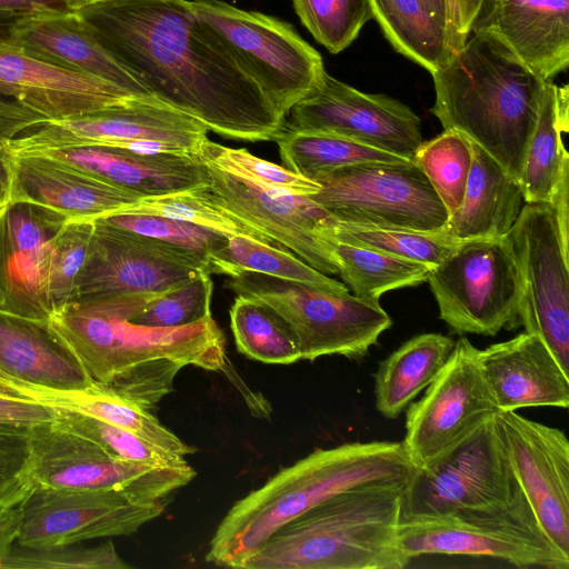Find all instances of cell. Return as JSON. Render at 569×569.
Segmentation results:
<instances>
[{
  "instance_id": "ba28073f",
  "label": "cell",
  "mask_w": 569,
  "mask_h": 569,
  "mask_svg": "<svg viewBox=\"0 0 569 569\" xmlns=\"http://www.w3.org/2000/svg\"><path fill=\"white\" fill-rule=\"evenodd\" d=\"M189 4L194 17L226 43L281 116L286 117L321 84L326 73L322 58L291 24L219 0H194Z\"/></svg>"
},
{
  "instance_id": "9f6ffc18",
  "label": "cell",
  "mask_w": 569,
  "mask_h": 569,
  "mask_svg": "<svg viewBox=\"0 0 569 569\" xmlns=\"http://www.w3.org/2000/svg\"><path fill=\"white\" fill-rule=\"evenodd\" d=\"M430 13L448 30L455 52L463 44L458 37L450 0H421Z\"/></svg>"
},
{
  "instance_id": "5bb4252c",
  "label": "cell",
  "mask_w": 569,
  "mask_h": 569,
  "mask_svg": "<svg viewBox=\"0 0 569 569\" xmlns=\"http://www.w3.org/2000/svg\"><path fill=\"white\" fill-rule=\"evenodd\" d=\"M478 351L460 337L425 395L407 407L401 442L417 469L435 465L499 411Z\"/></svg>"
},
{
  "instance_id": "c3c4849f",
  "label": "cell",
  "mask_w": 569,
  "mask_h": 569,
  "mask_svg": "<svg viewBox=\"0 0 569 569\" xmlns=\"http://www.w3.org/2000/svg\"><path fill=\"white\" fill-rule=\"evenodd\" d=\"M33 487L30 437L0 432V505L20 506Z\"/></svg>"
},
{
  "instance_id": "f6af8a7d",
  "label": "cell",
  "mask_w": 569,
  "mask_h": 569,
  "mask_svg": "<svg viewBox=\"0 0 569 569\" xmlns=\"http://www.w3.org/2000/svg\"><path fill=\"white\" fill-rule=\"evenodd\" d=\"M210 274L202 271L189 281L157 295L130 320L148 327L173 328L210 318L213 291Z\"/></svg>"
},
{
  "instance_id": "7bdbcfd3",
  "label": "cell",
  "mask_w": 569,
  "mask_h": 569,
  "mask_svg": "<svg viewBox=\"0 0 569 569\" xmlns=\"http://www.w3.org/2000/svg\"><path fill=\"white\" fill-rule=\"evenodd\" d=\"M296 13L330 53L348 48L372 19L368 0H292Z\"/></svg>"
},
{
  "instance_id": "7c38bea8",
  "label": "cell",
  "mask_w": 569,
  "mask_h": 569,
  "mask_svg": "<svg viewBox=\"0 0 569 569\" xmlns=\"http://www.w3.org/2000/svg\"><path fill=\"white\" fill-rule=\"evenodd\" d=\"M33 486L62 489L129 491L148 499L168 498L188 485L194 469L184 460L149 465L113 456L97 442L58 427L42 425L29 435Z\"/></svg>"
},
{
  "instance_id": "60d3db41",
  "label": "cell",
  "mask_w": 569,
  "mask_h": 569,
  "mask_svg": "<svg viewBox=\"0 0 569 569\" xmlns=\"http://www.w3.org/2000/svg\"><path fill=\"white\" fill-rule=\"evenodd\" d=\"M93 233V221H64L51 237L44 274V292L51 308L77 298Z\"/></svg>"
},
{
  "instance_id": "d4e9b609",
  "label": "cell",
  "mask_w": 569,
  "mask_h": 569,
  "mask_svg": "<svg viewBox=\"0 0 569 569\" xmlns=\"http://www.w3.org/2000/svg\"><path fill=\"white\" fill-rule=\"evenodd\" d=\"M497 34L550 81L569 66V0H481L471 32Z\"/></svg>"
},
{
  "instance_id": "7dc6e473",
  "label": "cell",
  "mask_w": 569,
  "mask_h": 569,
  "mask_svg": "<svg viewBox=\"0 0 569 569\" xmlns=\"http://www.w3.org/2000/svg\"><path fill=\"white\" fill-rule=\"evenodd\" d=\"M53 423L97 442L113 456L126 460L149 465L184 461V458L177 457L123 428L90 416L56 410Z\"/></svg>"
},
{
  "instance_id": "30bf717a",
  "label": "cell",
  "mask_w": 569,
  "mask_h": 569,
  "mask_svg": "<svg viewBox=\"0 0 569 569\" xmlns=\"http://www.w3.org/2000/svg\"><path fill=\"white\" fill-rule=\"evenodd\" d=\"M208 131L201 121L157 98L140 97L102 112L47 121L8 141L1 151L18 157L44 150L113 147L197 154Z\"/></svg>"
},
{
  "instance_id": "ac0fdd59",
  "label": "cell",
  "mask_w": 569,
  "mask_h": 569,
  "mask_svg": "<svg viewBox=\"0 0 569 569\" xmlns=\"http://www.w3.org/2000/svg\"><path fill=\"white\" fill-rule=\"evenodd\" d=\"M288 114V129L342 136L410 160L422 142L420 119L408 106L361 92L327 72Z\"/></svg>"
},
{
  "instance_id": "ffe728a7",
  "label": "cell",
  "mask_w": 569,
  "mask_h": 569,
  "mask_svg": "<svg viewBox=\"0 0 569 569\" xmlns=\"http://www.w3.org/2000/svg\"><path fill=\"white\" fill-rule=\"evenodd\" d=\"M513 475L541 527L569 556V442L563 430L517 411L493 415Z\"/></svg>"
},
{
  "instance_id": "9a60e30c",
  "label": "cell",
  "mask_w": 569,
  "mask_h": 569,
  "mask_svg": "<svg viewBox=\"0 0 569 569\" xmlns=\"http://www.w3.org/2000/svg\"><path fill=\"white\" fill-rule=\"evenodd\" d=\"M169 498L148 499L114 488L62 490L34 486L20 505L16 542L51 547L130 536L159 517Z\"/></svg>"
},
{
  "instance_id": "816d5d0a",
  "label": "cell",
  "mask_w": 569,
  "mask_h": 569,
  "mask_svg": "<svg viewBox=\"0 0 569 569\" xmlns=\"http://www.w3.org/2000/svg\"><path fill=\"white\" fill-rule=\"evenodd\" d=\"M568 184H569V164L565 167L561 177L553 190L549 200V206L552 209L553 216L557 221L558 230L563 249L569 253V206H568Z\"/></svg>"
},
{
  "instance_id": "4316f807",
  "label": "cell",
  "mask_w": 569,
  "mask_h": 569,
  "mask_svg": "<svg viewBox=\"0 0 569 569\" xmlns=\"http://www.w3.org/2000/svg\"><path fill=\"white\" fill-rule=\"evenodd\" d=\"M478 360L499 410L568 408L569 375L536 335L525 331L479 349Z\"/></svg>"
},
{
  "instance_id": "11a10c76",
  "label": "cell",
  "mask_w": 569,
  "mask_h": 569,
  "mask_svg": "<svg viewBox=\"0 0 569 569\" xmlns=\"http://www.w3.org/2000/svg\"><path fill=\"white\" fill-rule=\"evenodd\" d=\"M453 22L462 44L470 36L471 24L480 9L481 0H450Z\"/></svg>"
},
{
  "instance_id": "83f0119b",
  "label": "cell",
  "mask_w": 569,
  "mask_h": 569,
  "mask_svg": "<svg viewBox=\"0 0 569 569\" xmlns=\"http://www.w3.org/2000/svg\"><path fill=\"white\" fill-rule=\"evenodd\" d=\"M0 373L56 389L97 383L44 322L0 312Z\"/></svg>"
},
{
  "instance_id": "7a4b0ae2",
  "label": "cell",
  "mask_w": 569,
  "mask_h": 569,
  "mask_svg": "<svg viewBox=\"0 0 569 569\" xmlns=\"http://www.w3.org/2000/svg\"><path fill=\"white\" fill-rule=\"evenodd\" d=\"M159 293L76 298L53 307L44 323L94 383L152 410L173 390L183 367L219 371L226 366L224 335L212 317L173 328L130 320Z\"/></svg>"
},
{
  "instance_id": "e0dca14e",
  "label": "cell",
  "mask_w": 569,
  "mask_h": 569,
  "mask_svg": "<svg viewBox=\"0 0 569 569\" xmlns=\"http://www.w3.org/2000/svg\"><path fill=\"white\" fill-rule=\"evenodd\" d=\"M206 196L325 274H338L329 236L337 222L310 197L272 194L208 162Z\"/></svg>"
},
{
  "instance_id": "52a82bcc",
  "label": "cell",
  "mask_w": 569,
  "mask_h": 569,
  "mask_svg": "<svg viewBox=\"0 0 569 569\" xmlns=\"http://www.w3.org/2000/svg\"><path fill=\"white\" fill-rule=\"evenodd\" d=\"M227 287L274 310L293 331L301 360L332 355L361 360L392 325L379 302L349 292L251 271L230 276Z\"/></svg>"
},
{
  "instance_id": "ab89813d",
  "label": "cell",
  "mask_w": 569,
  "mask_h": 569,
  "mask_svg": "<svg viewBox=\"0 0 569 569\" xmlns=\"http://www.w3.org/2000/svg\"><path fill=\"white\" fill-rule=\"evenodd\" d=\"M412 161L423 171L450 217L465 196L472 162L470 139L457 130L445 129L422 141Z\"/></svg>"
},
{
  "instance_id": "f907efd6",
  "label": "cell",
  "mask_w": 569,
  "mask_h": 569,
  "mask_svg": "<svg viewBox=\"0 0 569 569\" xmlns=\"http://www.w3.org/2000/svg\"><path fill=\"white\" fill-rule=\"evenodd\" d=\"M47 121L39 113L0 93V151L8 141L39 128Z\"/></svg>"
},
{
  "instance_id": "d6986e66",
  "label": "cell",
  "mask_w": 569,
  "mask_h": 569,
  "mask_svg": "<svg viewBox=\"0 0 569 569\" xmlns=\"http://www.w3.org/2000/svg\"><path fill=\"white\" fill-rule=\"evenodd\" d=\"M90 258L77 298L116 293H158L176 288L209 266L197 256L132 231L94 220Z\"/></svg>"
},
{
  "instance_id": "ee69618b",
  "label": "cell",
  "mask_w": 569,
  "mask_h": 569,
  "mask_svg": "<svg viewBox=\"0 0 569 569\" xmlns=\"http://www.w3.org/2000/svg\"><path fill=\"white\" fill-rule=\"evenodd\" d=\"M112 541L93 547L69 543L23 547L14 542L0 561V569H128Z\"/></svg>"
},
{
  "instance_id": "f5cc1de1",
  "label": "cell",
  "mask_w": 569,
  "mask_h": 569,
  "mask_svg": "<svg viewBox=\"0 0 569 569\" xmlns=\"http://www.w3.org/2000/svg\"><path fill=\"white\" fill-rule=\"evenodd\" d=\"M49 9H67L58 0H0V19L12 23L18 18Z\"/></svg>"
},
{
  "instance_id": "8d00e7d4",
  "label": "cell",
  "mask_w": 569,
  "mask_h": 569,
  "mask_svg": "<svg viewBox=\"0 0 569 569\" xmlns=\"http://www.w3.org/2000/svg\"><path fill=\"white\" fill-rule=\"evenodd\" d=\"M229 316L237 349L247 358L269 365H290L301 360L293 331L267 305L237 296Z\"/></svg>"
},
{
  "instance_id": "cb8c5ba5",
  "label": "cell",
  "mask_w": 569,
  "mask_h": 569,
  "mask_svg": "<svg viewBox=\"0 0 569 569\" xmlns=\"http://www.w3.org/2000/svg\"><path fill=\"white\" fill-rule=\"evenodd\" d=\"M24 156H39L61 162L143 198L208 184L207 167L197 154L83 147L37 151Z\"/></svg>"
},
{
  "instance_id": "8992f818",
  "label": "cell",
  "mask_w": 569,
  "mask_h": 569,
  "mask_svg": "<svg viewBox=\"0 0 569 569\" xmlns=\"http://www.w3.org/2000/svg\"><path fill=\"white\" fill-rule=\"evenodd\" d=\"M398 536L411 560L422 555L473 556L518 568H569V556L548 537L521 488L503 503L401 518Z\"/></svg>"
},
{
  "instance_id": "484cf974",
  "label": "cell",
  "mask_w": 569,
  "mask_h": 569,
  "mask_svg": "<svg viewBox=\"0 0 569 569\" xmlns=\"http://www.w3.org/2000/svg\"><path fill=\"white\" fill-rule=\"evenodd\" d=\"M7 34L44 61L101 78L141 97H152L77 11H34L14 20Z\"/></svg>"
},
{
  "instance_id": "681fc988",
  "label": "cell",
  "mask_w": 569,
  "mask_h": 569,
  "mask_svg": "<svg viewBox=\"0 0 569 569\" xmlns=\"http://www.w3.org/2000/svg\"><path fill=\"white\" fill-rule=\"evenodd\" d=\"M54 420V409L0 391V432L29 436L37 427Z\"/></svg>"
},
{
  "instance_id": "603a6c76",
  "label": "cell",
  "mask_w": 569,
  "mask_h": 569,
  "mask_svg": "<svg viewBox=\"0 0 569 569\" xmlns=\"http://www.w3.org/2000/svg\"><path fill=\"white\" fill-rule=\"evenodd\" d=\"M64 221L39 208L0 206V312L44 322V274L53 233Z\"/></svg>"
},
{
  "instance_id": "e575fe53",
  "label": "cell",
  "mask_w": 569,
  "mask_h": 569,
  "mask_svg": "<svg viewBox=\"0 0 569 569\" xmlns=\"http://www.w3.org/2000/svg\"><path fill=\"white\" fill-rule=\"evenodd\" d=\"M329 238L338 274L353 295L363 300L379 302V298L390 290L421 284L427 281L432 268L385 251Z\"/></svg>"
},
{
  "instance_id": "8fae6325",
  "label": "cell",
  "mask_w": 569,
  "mask_h": 569,
  "mask_svg": "<svg viewBox=\"0 0 569 569\" xmlns=\"http://www.w3.org/2000/svg\"><path fill=\"white\" fill-rule=\"evenodd\" d=\"M313 181L321 188L308 197L338 222L437 231L449 219L439 196L412 160L346 166Z\"/></svg>"
},
{
  "instance_id": "5b68a950",
  "label": "cell",
  "mask_w": 569,
  "mask_h": 569,
  "mask_svg": "<svg viewBox=\"0 0 569 569\" xmlns=\"http://www.w3.org/2000/svg\"><path fill=\"white\" fill-rule=\"evenodd\" d=\"M409 480L340 492L278 529L244 569H402L398 536Z\"/></svg>"
},
{
  "instance_id": "4fadbf2b",
  "label": "cell",
  "mask_w": 569,
  "mask_h": 569,
  "mask_svg": "<svg viewBox=\"0 0 569 569\" xmlns=\"http://www.w3.org/2000/svg\"><path fill=\"white\" fill-rule=\"evenodd\" d=\"M520 276L518 323L569 375V253L549 203H526L506 234Z\"/></svg>"
},
{
  "instance_id": "f1b7e54d",
  "label": "cell",
  "mask_w": 569,
  "mask_h": 569,
  "mask_svg": "<svg viewBox=\"0 0 569 569\" xmlns=\"http://www.w3.org/2000/svg\"><path fill=\"white\" fill-rule=\"evenodd\" d=\"M0 391L46 405L54 410L103 420L180 458L197 450L164 427L150 410L98 385L86 389H56L20 381L0 373Z\"/></svg>"
},
{
  "instance_id": "f35d334b",
  "label": "cell",
  "mask_w": 569,
  "mask_h": 569,
  "mask_svg": "<svg viewBox=\"0 0 569 569\" xmlns=\"http://www.w3.org/2000/svg\"><path fill=\"white\" fill-rule=\"evenodd\" d=\"M123 212L169 217L207 228L226 238L244 237L283 249L272 238L210 200L202 187L169 194L144 197Z\"/></svg>"
},
{
  "instance_id": "d6a6232c",
  "label": "cell",
  "mask_w": 569,
  "mask_h": 569,
  "mask_svg": "<svg viewBox=\"0 0 569 569\" xmlns=\"http://www.w3.org/2000/svg\"><path fill=\"white\" fill-rule=\"evenodd\" d=\"M368 3L393 49L431 74L453 54L448 30L421 0H368Z\"/></svg>"
},
{
  "instance_id": "6da1fadb",
  "label": "cell",
  "mask_w": 569,
  "mask_h": 569,
  "mask_svg": "<svg viewBox=\"0 0 569 569\" xmlns=\"http://www.w3.org/2000/svg\"><path fill=\"white\" fill-rule=\"evenodd\" d=\"M158 100L229 139L270 141L281 116L188 0H104L78 10Z\"/></svg>"
},
{
  "instance_id": "4dcf8cb0",
  "label": "cell",
  "mask_w": 569,
  "mask_h": 569,
  "mask_svg": "<svg viewBox=\"0 0 569 569\" xmlns=\"http://www.w3.org/2000/svg\"><path fill=\"white\" fill-rule=\"evenodd\" d=\"M455 342L441 333H421L380 361L375 375L377 410L396 419L438 376Z\"/></svg>"
},
{
  "instance_id": "7402d4cb",
  "label": "cell",
  "mask_w": 569,
  "mask_h": 569,
  "mask_svg": "<svg viewBox=\"0 0 569 569\" xmlns=\"http://www.w3.org/2000/svg\"><path fill=\"white\" fill-rule=\"evenodd\" d=\"M0 162L9 203L32 206L63 221H94L123 212L143 198L39 156L11 157L0 151Z\"/></svg>"
},
{
  "instance_id": "836d02e7",
  "label": "cell",
  "mask_w": 569,
  "mask_h": 569,
  "mask_svg": "<svg viewBox=\"0 0 569 569\" xmlns=\"http://www.w3.org/2000/svg\"><path fill=\"white\" fill-rule=\"evenodd\" d=\"M286 168L310 180L341 167L368 162H407L410 159L349 138L283 128L274 138Z\"/></svg>"
},
{
  "instance_id": "f546056e",
  "label": "cell",
  "mask_w": 569,
  "mask_h": 569,
  "mask_svg": "<svg viewBox=\"0 0 569 569\" xmlns=\"http://www.w3.org/2000/svg\"><path fill=\"white\" fill-rule=\"evenodd\" d=\"M470 143L472 162L465 196L445 229L459 241L505 237L522 207L521 186L486 150Z\"/></svg>"
},
{
  "instance_id": "b9f144b4",
  "label": "cell",
  "mask_w": 569,
  "mask_h": 569,
  "mask_svg": "<svg viewBox=\"0 0 569 569\" xmlns=\"http://www.w3.org/2000/svg\"><path fill=\"white\" fill-rule=\"evenodd\" d=\"M197 156L224 171L252 181L272 194L310 196L321 188L318 182L286 167L258 158L243 148L233 149L207 139Z\"/></svg>"
},
{
  "instance_id": "6f0895ef",
  "label": "cell",
  "mask_w": 569,
  "mask_h": 569,
  "mask_svg": "<svg viewBox=\"0 0 569 569\" xmlns=\"http://www.w3.org/2000/svg\"><path fill=\"white\" fill-rule=\"evenodd\" d=\"M60 1L68 10L78 11L87 6H90L96 2L104 1V0H58Z\"/></svg>"
},
{
  "instance_id": "d590c367",
  "label": "cell",
  "mask_w": 569,
  "mask_h": 569,
  "mask_svg": "<svg viewBox=\"0 0 569 569\" xmlns=\"http://www.w3.org/2000/svg\"><path fill=\"white\" fill-rule=\"evenodd\" d=\"M210 273L228 277L251 271L284 280L298 281L336 292H349L342 282L316 270L289 250L244 237H230L209 258Z\"/></svg>"
},
{
  "instance_id": "277c9868",
  "label": "cell",
  "mask_w": 569,
  "mask_h": 569,
  "mask_svg": "<svg viewBox=\"0 0 569 569\" xmlns=\"http://www.w3.org/2000/svg\"><path fill=\"white\" fill-rule=\"evenodd\" d=\"M418 469L402 442H348L318 448L238 500L210 540L206 560L241 568L278 529L355 487L409 480Z\"/></svg>"
},
{
  "instance_id": "2e32d148",
  "label": "cell",
  "mask_w": 569,
  "mask_h": 569,
  "mask_svg": "<svg viewBox=\"0 0 569 569\" xmlns=\"http://www.w3.org/2000/svg\"><path fill=\"white\" fill-rule=\"evenodd\" d=\"M519 489L492 417L435 465L416 471L401 518L499 505Z\"/></svg>"
},
{
  "instance_id": "db71d44e",
  "label": "cell",
  "mask_w": 569,
  "mask_h": 569,
  "mask_svg": "<svg viewBox=\"0 0 569 569\" xmlns=\"http://www.w3.org/2000/svg\"><path fill=\"white\" fill-rule=\"evenodd\" d=\"M21 522L20 506L0 505V561L16 542Z\"/></svg>"
},
{
  "instance_id": "74e56055",
  "label": "cell",
  "mask_w": 569,
  "mask_h": 569,
  "mask_svg": "<svg viewBox=\"0 0 569 569\" xmlns=\"http://www.w3.org/2000/svg\"><path fill=\"white\" fill-rule=\"evenodd\" d=\"M327 234L341 242L377 249L430 267L440 263L461 242L451 237L445 228L425 231L338 221Z\"/></svg>"
},
{
  "instance_id": "3957f363",
  "label": "cell",
  "mask_w": 569,
  "mask_h": 569,
  "mask_svg": "<svg viewBox=\"0 0 569 569\" xmlns=\"http://www.w3.org/2000/svg\"><path fill=\"white\" fill-rule=\"evenodd\" d=\"M472 34L431 74L430 111L443 129L467 136L520 183L547 81L493 32Z\"/></svg>"
},
{
  "instance_id": "bcb514c9",
  "label": "cell",
  "mask_w": 569,
  "mask_h": 569,
  "mask_svg": "<svg viewBox=\"0 0 569 569\" xmlns=\"http://www.w3.org/2000/svg\"><path fill=\"white\" fill-rule=\"evenodd\" d=\"M98 220L183 249L208 266L210 254L228 239L207 228L158 214L121 212Z\"/></svg>"
},
{
  "instance_id": "1f68e13d",
  "label": "cell",
  "mask_w": 569,
  "mask_h": 569,
  "mask_svg": "<svg viewBox=\"0 0 569 569\" xmlns=\"http://www.w3.org/2000/svg\"><path fill=\"white\" fill-rule=\"evenodd\" d=\"M568 131V86L546 82L538 119L522 166L520 186L526 203H549L569 154L562 141Z\"/></svg>"
},
{
  "instance_id": "44dd1931",
  "label": "cell",
  "mask_w": 569,
  "mask_h": 569,
  "mask_svg": "<svg viewBox=\"0 0 569 569\" xmlns=\"http://www.w3.org/2000/svg\"><path fill=\"white\" fill-rule=\"evenodd\" d=\"M0 93L62 120L102 112L141 96L101 78L44 61L0 30Z\"/></svg>"
},
{
  "instance_id": "9c48e42d",
  "label": "cell",
  "mask_w": 569,
  "mask_h": 569,
  "mask_svg": "<svg viewBox=\"0 0 569 569\" xmlns=\"http://www.w3.org/2000/svg\"><path fill=\"white\" fill-rule=\"evenodd\" d=\"M427 282L440 319L456 333L519 328L520 276L506 236L461 241L429 270Z\"/></svg>"
}]
</instances>
